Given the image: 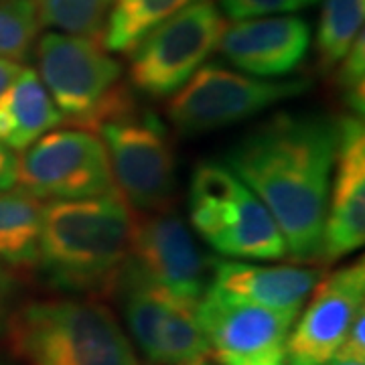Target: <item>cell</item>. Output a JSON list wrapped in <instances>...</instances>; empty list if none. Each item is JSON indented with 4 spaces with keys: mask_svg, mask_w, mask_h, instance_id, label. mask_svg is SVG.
Listing matches in <instances>:
<instances>
[{
    "mask_svg": "<svg viewBox=\"0 0 365 365\" xmlns=\"http://www.w3.org/2000/svg\"><path fill=\"white\" fill-rule=\"evenodd\" d=\"M335 153L337 122L314 114H278L227 153V167L270 211L297 264H323Z\"/></svg>",
    "mask_w": 365,
    "mask_h": 365,
    "instance_id": "obj_1",
    "label": "cell"
},
{
    "mask_svg": "<svg viewBox=\"0 0 365 365\" xmlns=\"http://www.w3.org/2000/svg\"><path fill=\"white\" fill-rule=\"evenodd\" d=\"M132 213L120 193L43 205L39 264L47 282L71 294H108L128 256Z\"/></svg>",
    "mask_w": 365,
    "mask_h": 365,
    "instance_id": "obj_2",
    "label": "cell"
},
{
    "mask_svg": "<svg viewBox=\"0 0 365 365\" xmlns=\"http://www.w3.org/2000/svg\"><path fill=\"white\" fill-rule=\"evenodd\" d=\"M23 365H140L114 313L98 300L43 299L6 321Z\"/></svg>",
    "mask_w": 365,
    "mask_h": 365,
    "instance_id": "obj_3",
    "label": "cell"
},
{
    "mask_svg": "<svg viewBox=\"0 0 365 365\" xmlns=\"http://www.w3.org/2000/svg\"><path fill=\"white\" fill-rule=\"evenodd\" d=\"M189 217L203 242L222 256L256 262L288 256L270 211L227 165H197L189 187Z\"/></svg>",
    "mask_w": 365,
    "mask_h": 365,
    "instance_id": "obj_4",
    "label": "cell"
},
{
    "mask_svg": "<svg viewBox=\"0 0 365 365\" xmlns=\"http://www.w3.org/2000/svg\"><path fill=\"white\" fill-rule=\"evenodd\" d=\"M37 76L61 118L76 128L96 130L130 106L122 66L88 37L45 33L37 43Z\"/></svg>",
    "mask_w": 365,
    "mask_h": 365,
    "instance_id": "obj_5",
    "label": "cell"
},
{
    "mask_svg": "<svg viewBox=\"0 0 365 365\" xmlns=\"http://www.w3.org/2000/svg\"><path fill=\"white\" fill-rule=\"evenodd\" d=\"M225 29L211 0H193L170 14L130 49V81L150 98H169L217 49Z\"/></svg>",
    "mask_w": 365,
    "mask_h": 365,
    "instance_id": "obj_6",
    "label": "cell"
},
{
    "mask_svg": "<svg viewBox=\"0 0 365 365\" xmlns=\"http://www.w3.org/2000/svg\"><path fill=\"white\" fill-rule=\"evenodd\" d=\"M96 130L106 146L120 197L138 213L169 209L175 195V150L157 118L126 106Z\"/></svg>",
    "mask_w": 365,
    "mask_h": 365,
    "instance_id": "obj_7",
    "label": "cell"
},
{
    "mask_svg": "<svg viewBox=\"0 0 365 365\" xmlns=\"http://www.w3.org/2000/svg\"><path fill=\"white\" fill-rule=\"evenodd\" d=\"M304 90V79L274 81L237 73L217 63H203L181 90L170 96L167 114L179 134L195 136L244 122Z\"/></svg>",
    "mask_w": 365,
    "mask_h": 365,
    "instance_id": "obj_8",
    "label": "cell"
},
{
    "mask_svg": "<svg viewBox=\"0 0 365 365\" xmlns=\"http://www.w3.org/2000/svg\"><path fill=\"white\" fill-rule=\"evenodd\" d=\"M16 185L39 201H78L116 193L108 153L93 130H49L25 148Z\"/></svg>",
    "mask_w": 365,
    "mask_h": 365,
    "instance_id": "obj_9",
    "label": "cell"
},
{
    "mask_svg": "<svg viewBox=\"0 0 365 365\" xmlns=\"http://www.w3.org/2000/svg\"><path fill=\"white\" fill-rule=\"evenodd\" d=\"M213 260L199 250L189 225L169 209L140 213L132 223L122 272L175 299L197 304L211 282Z\"/></svg>",
    "mask_w": 365,
    "mask_h": 365,
    "instance_id": "obj_10",
    "label": "cell"
},
{
    "mask_svg": "<svg viewBox=\"0 0 365 365\" xmlns=\"http://www.w3.org/2000/svg\"><path fill=\"white\" fill-rule=\"evenodd\" d=\"M209 357L220 365H282L297 314L234 299L207 287L197 302Z\"/></svg>",
    "mask_w": 365,
    "mask_h": 365,
    "instance_id": "obj_11",
    "label": "cell"
},
{
    "mask_svg": "<svg viewBox=\"0 0 365 365\" xmlns=\"http://www.w3.org/2000/svg\"><path fill=\"white\" fill-rule=\"evenodd\" d=\"M116 287L132 337L155 365H195L207 361L205 333L197 319V304L185 302L120 272Z\"/></svg>",
    "mask_w": 365,
    "mask_h": 365,
    "instance_id": "obj_12",
    "label": "cell"
},
{
    "mask_svg": "<svg viewBox=\"0 0 365 365\" xmlns=\"http://www.w3.org/2000/svg\"><path fill=\"white\" fill-rule=\"evenodd\" d=\"M364 258L321 276L309 307L288 335L287 359L297 365H327L364 313Z\"/></svg>",
    "mask_w": 365,
    "mask_h": 365,
    "instance_id": "obj_13",
    "label": "cell"
},
{
    "mask_svg": "<svg viewBox=\"0 0 365 365\" xmlns=\"http://www.w3.org/2000/svg\"><path fill=\"white\" fill-rule=\"evenodd\" d=\"M365 242V128L359 116L337 120V153L327 201L323 264L341 260Z\"/></svg>",
    "mask_w": 365,
    "mask_h": 365,
    "instance_id": "obj_14",
    "label": "cell"
},
{
    "mask_svg": "<svg viewBox=\"0 0 365 365\" xmlns=\"http://www.w3.org/2000/svg\"><path fill=\"white\" fill-rule=\"evenodd\" d=\"M311 47V29L304 19L274 14L235 21L225 26L217 49L244 73L254 78H280L304 61Z\"/></svg>",
    "mask_w": 365,
    "mask_h": 365,
    "instance_id": "obj_15",
    "label": "cell"
},
{
    "mask_svg": "<svg viewBox=\"0 0 365 365\" xmlns=\"http://www.w3.org/2000/svg\"><path fill=\"white\" fill-rule=\"evenodd\" d=\"M321 276L319 268H302L297 264L213 260L209 287L227 297L299 317Z\"/></svg>",
    "mask_w": 365,
    "mask_h": 365,
    "instance_id": "obj_16",
    "label": "cell"
},
{
    "mask_svg": "<svg viewBox=\"0 0 365 365\" xmlns=\"http://www.w3.org/2000/svg\"><path fill=\"white\" fill-rule=\"evenodd\" d=\"M61 122L63 118L37 71L23 67L13 86L0 96V144L25 150Z\"/></svg>",
    "mask_w": 365,
    "mask_h": 365,
    "instance_id": "obj_17",
    "label": "cell"
},
{
    "mask_svg": "<svg viewBox=\"0 0 365 365\" xmlns=\"http://www.w3.org/2000/svg\"><path fill=\"white\" fill-rule=\"evenodd\" d=\"M43 201L23 189L0 191V262L11 268H37Z\"/></svg>",
    "mask_w": 365,
    "mask_h": 365,
    "instance_id": "obj_18",
    "label": "cell"
},
{
    "mask_svg": "<svg viewBox=\"0 0 365 365\" xmlns=\"http://www.w3.org/2000/svg\"><path fill=\"white\" fill-rule=\"evenodd\" d=\"M193 0H112L104 33L108 51L126 53L170 14Z\"/></svg>",
    "mask_w": 365,
    "mask_h": 365,
    "instance_id": "obj_19",
    "label": "cell"
},
{
    "mask_svg": "<svg viewBox=\"0 0 365 365\" xmlns=\"http://www.w3.org/2000/svg\"><path fill=\"white\" fill-rule=\"evenodd\" d=\"M365 0H325L317 31V55L323 73L333 71L364 33Z\"/></svg>",
    "mask_w": 365,
    "mask_h": 365,
    "instance_id": "obj_20",
    "label": "cell"
},
{
    "mask_svg": "<svg viewBox=\"0 0 365 365\" xmlns=\"http://www.w3.org/2000/svg\"><path fill=\"white\" fill-rule=\"evenodd\" d=\"M39 23L59 33L104 39L112 0H31Z\"/></svg>",
    "mask_w": 365,
    "mask_h": 365,
    "instance_id": "obj_21",
    "label": "cell"
},
{
    "mask_svg": "<svg viewBox=\"0 0 365 365\" xmlns=\"http://www.w3.org/2000/svg\"><path fill=\"white\" fill-rule=\"evenodd\" d=\"M39 14L31 0H0V59H26L39 35Z\"/></svg>",
    "mask_w": 365,
    "mask_h": 365,
    "instance_id": "obj_22",
    "label": "cell"
},
{
    "mask_svg": "<svg viewBox=\"0 0 365 365\" xmlns=\"http://www.w3.org/2000/svg\"><path fill=\"white\" fill-rule=\"evenodd\" d=\"M335 86L343 102L351 110V116H364L365 110V39L364 33L353 41L349 51L339 61Z\"/></svg>",
    "mask_w": 365,
    "mask_h": 365,
    "instance_id": "obj_23",
    "label": "cell"
},
{
    "mask_svg": "<svg viewBox=\"0 0 365 365\" xmlns=\"http://www.w3.org/2000/svg\"><path fill=\"white\" fill-rule=\"evenodd\" d=\"M319 0H222L223 13L232 21L287 14L313 6Z\"/></svg>",
    "mask_w": 365,
    "mask_h": 365,
    "instance_id": "obj_24",
    "label": "cell"
},
{
    "mask_svg": "<svg viewBox=\"0 0 365 365\" xmlns=\"http://www.w3.org/2000/svg\"><path fill=\"white\" fill-rule=\"evenodd\" d=\"M333 359H349V361H361L365 364V314L361 313L351 329L347 331L345 339L339 345Z\"/></svg>",
    "mask_w": 365,
    "mask_h": 365,
    "instance_id": "obj_25",
    "label": "cell"
},
{
    "mask_svg": "<svg viewBox=\"0 0 365 365\" xmlns=\"http://www.w3.org/2000/svg\"><path fill=\"white\" fill-rule=\"evenodd\" d=\"M16 165L19 157L11 148L0 144V191H9L16 185Z\"/></svg>",
    "mask_w": 365,
    "mask_h": 365,
    "instance_id": "obj_26",
    "label": "cell"
},
{
    "mask_svg": "<svg viewBox=\"0 0 365 365\" xmlns=\"http://www.w3.org/2000/svg\"><path fill=\"white\" fill-rule=\"evenodd\" d=\"M23 71V66L11 61V59H0V96L13 86V81Z\"/></svg>",
    "mask_w": 365,
    "mask_h": 365,
    "instance_id": "obj_27",
    "label": "cell"
},
{
    "mask_svg": "<svg viewBox=\"0 0 365 365\" xmlns=\"http://www.w3.org/2000/svg\"><path fill=\"white\" fill-rule=\"evenodd\" d=\"M13 284L9 280V276L0 270V333L6 329V321H9V300H11V290Z\"/></svg>",
    "mask_w": 365,
    "mask_h": 365,
    "instance_id": "obj_28",
    "label": "cell"
},
{
    "mask_svg": "<svg viewBox=\"0 0 365 365\" xmlns=\"http://www.w3.org/2000/svg\"><path fill=\"white\" fill-rule=\"evenodd\" d=\"M327 365H365L361 361H349V359H331Z\"/></svg>",
    "mask_w": 365,
    "mask_h": 365,
    "instance_id": "obj_29",
    "label": "cell"
},
{
    "mask_svg": "<svg viewBox=\"0 0 365 365\" xmlns=\"http://www.w3.org/2000/svg\"><path fill=\"white\" fill-rule=\"evenodd\" d=\"M282 365H297V364H292V361H288V359H287V361H284Z\"/></svg>",
    "mask_w": 365,
    "mask_h": 365,
    "instance_id": "obj_30",
    "label": "cell"
},
{
    "mask_svg": "<svg viewBox=\"0 0 365 365\" xmlns=\"http://www.w3.org/2000/svg\"><path fill=\"white\" fill-rule=\"evenodd\" d=\"M195 365H209L207 361H201V364H195Z\"/></svg>",
    "mask_w": 365,
    "mask_h": 365,
    "instance_id": "obj_31",
    "label": "cell"
},
{
    "mask_svg": "<svg viewBox=\"0 0 365 365\" xmlns=\"http://www.w3.org/2000/svg\"><path fill=\"white\" fill-rule=\"evenodd\" d=\"M0 365H4V364H0Z\"/></svg>",
    "mask_w": 365,
    "mask_h": 365,
    "instance_id": "obj_32",
    "label": "cell"
}]
</instances>
